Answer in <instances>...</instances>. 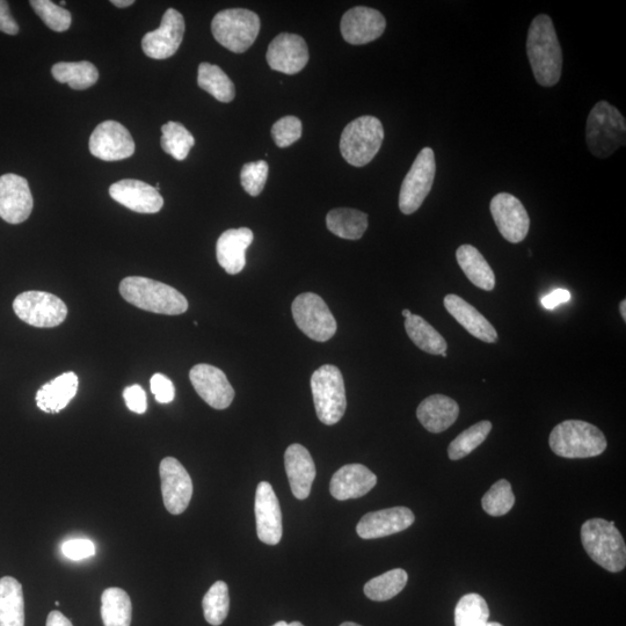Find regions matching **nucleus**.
<instances>
[{"mask_svg": "<svg viewBox=\"0 0 626 626\" xmlns=\"http://www.w3.org/2000/svg\"><path fill=\"white\" fill-rule=\"evenodd\" d=\"M527 55L538 84L552 87L559 83L563 71L562 47L547 14H540L530 25Z\"/></svg>", "mask_w": 626, "mask_h": 626, "instance_id": "1", "label": "nucleus"}, {"mask_svg": "<svg viewBox=\"0 0 626 626\" xmlns=\"http://www.w3.org/2000/svg\"><path fill=\"white\" fill-rule=\"evenodd\" d=\"M120 294L134 307L158 315L179 316L188 310L187 298L180 291L142 276L122 280Z\"/></svg>", "mask_w": 626, "mask_h": 626, "instance_id": "2", "label": "nucleus"}, {"mask_svg": "<svg viewBox=\"0 0 626 626\" xmlns=\"http://www.w3.org/2000/svg\"><path fill=\"white\" fill-rule=\"evenodd\" d=\"M581 542L594 562L604 570L618 573L625 569L626 547L615 522L591 519L581 528Z\"/></svg>", "mask_w": 626, "mask_h": 626, "instance_id": "3", "label": "nucleus"}, {"mask_svg": "<svg viewBox=\"0 0 626 626\" xmlns=\"http://www.w3.org/2000/svg\"><path fill=\"white\" fill-rule=\"evenodd\" d=\"M550 448L564 458H589L600 456L607 449L606 436L589 422L567 420L553 428Z\"/></svg>", "mask_w": 626, "mask_h": 626, "instance_id": "4", "label": "nucleus"}, {"mask_svg": "<svg viewBox=\"0 0 626 626\" xmlns=\"http://www.w3.org/2000/svg\"><path fill=\"white\" fill-rule=\"evenodd\" d=\"M626 140L624 116L607 101H600L588 115L586 141L595 157L608 158L623 147Z\"/></svg>", "mask_w": 626, "mask_h": 626, "instance_id": "5", "label": "nucleus"}, {"mask_svg": "<svg viewBox=\"0 0 626 626\" xmlns=\"http://www.w3.org/2000/svg\"><path fill=\"white\" fill-rule=\"evenodd\" d=\"M384 129L375 116H361L346 126L340 138V151L348 164L368 165L382 147Z\"/></svg>", "mask_w": 626, "mask_h": 626, "instance_id": "6", "label": "nucleus"}, {"mask_svg": "<svg viewBox=\"0 0 626 626\" xmlns=\"http://www.w3.org/2000/svg\"><path fill=\"white\" fill-rule=\"evenodd\" d=\"M311 390L318 419L327 426L338 424L347 409L345 382L339 368H318L311 377Z\"/></svg>", "mask_w": 626, "mask_h": 626, "instance_id": "7", "label": "nucleus"}, {"mask_svg": "<svg viewBox=\"0 0 626 626\" xmlns=\"http://www.w3.org/2000/svg\"><path fill=\"white\" fill-rule=\"evenodd\" d=\"M211 32L221 46L232 53L243 54L256 42L260 32L258 14L246 9H230L217 13Z\"/></svg>", "mask_w": 626, "mask_h": 626, "instance_id": "8", "label": "nucleus"}, {"mask_svg": "<svg viewBox=\"0 0 626 626\" xmlns=\"http://www.w3.org/2000/svg\"><path fill=\"white\" fill-rule=\"evenodd\" d=\"M293 317L298 329L311 340L326 342L334 337L338 325L336 318L323 298L313 293H304L295 298Z\"/></svg>", "mask_w": 626, "mask_h": 626, "instance_id": "9", "label": "nucleus"}, {"mask_svg": "<svg viewBox=\"0 0 626 626\" xmlns=\"http://www.w3.org/2000/svg\"><path fill=\"white\" fill-rule=\"evenodd\" d=\"M13 310L24 323L40 329L61 325L68 316V307L61 298L45 291H26L18 295Z\"/></svg>", "mask_w": 626, "mask_h": 626, "instance_id": "10", "label": "nucleus"}, {"mask_svg": "<svg viewBox=\"0 0 626 626\" xmlns=\"http://www.w3.org/2000/svg\"><path fill=\"white\" fill-rule=\"evenodd\" d=\"M436 174L434 151L425 148L414 160L399 193V209L405 215L416 213L432 191Z\"/></svg>", "mask_w": 626, "mask_h": 626, "instance_id": "11", "label": "nucleus"}, {"mask_svg": "<svg viewBox=\"0 0 626 626\" xmlns=\"http://www.w3.org/2000/svg\"><path fill=\"white\" fill-rule=\"evenodd\" d=\"M494 223L509 243L519 244L529 234L530 218L522 202L509 193L494 196L490 205Z\"/></svg>", "mask_w": 626, "mask_h": 626, "instance_id": "12", "label": "nucleus"}, {"mask_svg": "<svg viewBox=\"0 0 626 626\" xmlns=\"http://www.w3.org/2000/svg\"><path fill=\"white\" fill-rule=\"evenodd\" d=\"M135 142L129 130L116 121H105L94 129L90 151L105 162H118L135 154Z\"/></svg>", "mask_w": 626, "mask_h": 626, "instance_id": "13", "label": "nucleus"}, {"mask_svg": "<svg viewBox=\"0 0 626 626\" xmlns=\"http://www.w3.org/2000/svg\"><path fill=\"white\" fill-rule=\"evenodd\" d=\"M164 505L171 514H183L193 496L191 476L176 458L166 457L160 463Z\"/></svg>", "mask_w": 626, "mask_h": 626, "instance_id": "14", "label": "nucleus"}, {"mask_svg": "<svg viewBox=\"0 0 626 626\" xmlns=\"http://www.w3.org/2000/svg\"><path fill=\"white\" fill-rule=\"evenodd\" d=\"M34 207L33 195L28 181L18 174L0 177V218L10 224L28 220Z\"/></svg>", "mask_w": 626, "mask_h": 626, "instance_id": "15", "label": "nucleus"}, {"mask_svg": "<svg viewBox=\"0 0 626 626\" xmlns=\"http://www.w3.org/2000/svg\"><path fill=\"white\" fill-rule=\"evenodd\" d=\"M185 19L174 9L165 12L162 24L154 32H149L142 40L145 55L154 60H166L178 52L184 40Z\"/></svg>", "mask_w": 626, "mask_h": 626, "instance_id": "16", "label": "nucleus"}, {"mask_svg": "<svg viewBox=\"0 0 626 626\" xmlns=\"http://www.w3.org/2000/svg\"><path fill=\"white\" fill-rule=\"evenodd\" d=\"M189 378L198 395L213 409L225 410L234 402L235 390L221 369L202 363L192 368Z\"/></svg>", "mask_w": 626, "mask_h": 626, "instance_id": "17", "label": "nucleus"}, {"mask_svg": "<svg viewBox=\"0 0 626 626\" xmlns=\"http://www.w3.org/2000/svg\"><path fill=\"white\" fill-rule=\"evenodd\" d=\"M267 63L274 71L296 75L309 62V49L302 36L282 33L271 42L267 50Z\"/></svg>", "mask_w": 626, "mask_h": 626, "instance_id": "18", "label": "nucleus"}, {"mask_svg": "<svg viewBox=\"0 0 626 626\" xmlns=\"http://www.w3.org/2000/svg\"><path fill=\"white\" fill-rule=\"evenodd\" d=\"M340 28L346 42L354 46L367 45L381 38L387 28V20L380 11L358 6L344 14Z\"/></svg>", "mask_w": 626, "mask_h": 626, "instance_id": "19", "label": "nucleus"}, {"mask_svg": "<svg viewBox=\"0 0 626 626\" xmlns=\"http://www.w3.org/2000/svg\"><path fill=\"white\" fill-rule=\"evenodd\" d=\"M111 198L123 207L140 214H156L164 207L156 187L141 180L125 179L109 187Z\"/></svg>", "mask_w": 626, "mask_h": 626, "instance_id": "20", "label": "nucleus"}, {"mask_svg": "<svg viewBox=\"0 0 626 626\" xmlns=\"http://www.w3.org/2000/svg\"><path fill=\"white\" fill-rule=\"evenodd\" d=\"M254 508L259 540L268 545L279 544L283 533L282 512L271 484L262 482L258 485Z\"/></svg>", "mask_w": 626, "mask_h": 626, "instance_id": "21", "label": "nucleus"}, {"mask_svg": "<svg viewBox=\"0 0 626 626\" xmlns=\"http://www.w3.org/2000/svg\"><path fill=\"white\" fill-rule=\"evenodd\" d=\"M414 521L416 516L411 509L393 507L366 514L360 520L356 531L363 540H376L398 534L410 528Z\"/></svg>", "mask_w": 626, "mask_h": 626, "instance_id": "22", "label": "nucleus"}, {"mask_svg": "<svg viewBox=\"0 0 626 626\" xmlns=\"http://www.w3.org/2000/svg\"><path fill=\"white\" fill-rule=\"evenodd\" d=\"M376 484L375 473L371 472L365 465L348 464L334 473L330 491L333 498L346 501L366 496Z\"/></svg>", "mask_w": 626, "mask_h": 626, "instance_id": "23", "label": "nucleus"}, {"mask_svg": "<svg viewBox=\"0 0 626 626\" xmlns=\"http://www.w3.org/2000/svg\"><path fill=\"white\" fill-rule=\"evenodd\" d=\"M285 467L291 492L298 500L310 496L313 480L316 478V465L309 450L302 444H291L286 450Z\"/></svg>", "mask_w": 626, "mask_h": 626, "instance_id": "24", "label": "nucleus"}, {"mask_svg": "<svg viewBox=\"0 0 626 626\" xmlns=\"http://www.w3.org/2000/svg\"><path fill=\"white\" fill-rule=\"evenodd\" d=\"M253 232L247 228L230 229L217 240L218 264L230 275H236L246 266V250L253 243Z\"/></svg>", "mask_w": 626, "mask_h": 626, "instance_id": "25", "label": "nucleus"}, {"mask_svg": "<svg viewBox=\"0 0 626 626\" xmlns=\"http://www.w3.org/2000/svg\"><path fill=\"white\" fill-rule=\"evenodd\" d=\"M444 308L471 336L487 342V344H494V342L498 341V333L494 326L482 313L473 308L470 303L464 301L462 297L455 294L446 296L444 298Z\"/></svg>", "mask_w": 626, "mask_h": 626, "instance_id": "26", "label": "nucleus"}, {"mask_svg": "<svg viewBox=\"0 0 626 626\" xmlns=\"http://www.w3.org/2000/svg\"><path fill=\"white\" fill-rule=\"evenodd\" d=\"M460 414V406L443 395H433L421 402L417 417L429 433L439 434L455 424Z\"/></svg>", "mask_w": 626, "mask_h": 626, "instance_id": "27", "label": "nucleus"}, {"mask_svg": "<svg viewBox=\"0 0 626 626\" xmlns=\"http://www.w3.org/2000/svg\"><path fill=\"white\" fill-rule=\"evenodd\" d=\"M78 376L72 371L64 373L55 380L42 385L36 393V405L43 412L55 414L67 407L77 395Z\"/></svg>", "mask_w": 626, "mask_h": 626, "instance_id": "28", "label": "nucleus"}, {"mask_svg": "<svg viewBox=\"0 0 626 626\" xmlns=\"http://www.w3.org/2000/svg\"><path fill=\"white\" fill-rule=\"evenodd\" d=\"M456 259L472 285L486 291H492L496 287V275H494L489 262L475 246L462 245L458 247Z\"/></svg>", "mask_w": 626, "mask_h": 626, "instance_id": "29", "label": "nucleus"}, {"mask_svg": "<svg viewBox=\"0 0 626 626\" xmlns=\"http://www.w3.org/2000/svg\"><path fill=\"white\" fill-rule=\"evenodd\" d=\"M0 626H25L23 586L17 579H0Z\"/></svg>", "mask_w": 626, "mask_h": 626, "instance_id": "30", "label": "nucleus"}, {"mask_svg": "<svg viewBox=\"0 0 626 626\" xmlns=\"http://www.w3.org/2000/svg\"><path fill=\"white\" fill-rule=\"evenodd\" d=\"M326 225L333 235L359 240L368 229V215L351 208L333 209L326 216Z\"/></svg>", "mask_w": 626, "mask_h": 626, "instance_id": "31", "label": "nucleus"}, {"mask_svg": "<svg viewBox=\"0 0 626 626\" xmlns=\"http://www.w3.org/2000/svg\"><path fill=\"white\" fill-rule=\"evenodd\" d=\"M407 336L421 351L432 355H441L447 352V341L424 318L412 315L405 320Z\"/></svg>", "mask_w": 626, "mask_h": 626, "instance_id": "32", "label": "nucleus"}, {"mask_svg": "<svg viewBox=\"0 0 626 626\" xmlns=\"http://www.w3.org/2000/svg\"><path fill=\"white\" fill-rule=\"evenodd\" d=\"M133 606L127 592L108 588L101 596V618L105 626H130Z\"/></svg>", "mask_w": 626, "mask_h": 626, "instance_id": "33", "label": "nucleus"}, {"mask_svg": "<svg viewBox=\"0 0 626 626\" xmlns=\"http://www.w3.org/2000/svg\"><path fill=\"white\" fill-rule=\"evenodd\" d=\"M58 83L68 84L74 90H86L98 82L99 72L90 62H61L52 68Z\"/></svg>", "mask_w": 626, "mask_h": 626, "instance_id": "34", "label": "nucleus"}, {"mask_svg": "<svg viewBox=\"0 0 626 626\" xmlns=\"http://www.w3.org/2000/svg\"><path fill=\"white\" fill-rule=\"evenodd\" d=\"M198 84L221 103H231L235 99V84L227 74L217 65L201 63L199 67Z\"/></svg>", "mask_w": 626, "mask_h": 626, "instance_id": "35", "label": "nucleus"}, {"mask_svg": "<svg viewBox=\"0 0 626 626\" xmlns=\"http://www.w3.org/2000/svg\"><path fill=\"white\" fill-rule=\"evenodd\" d=\"M409 575L402 569L389 571L367 582L365 594L368 599L384 602L395 598L403 591Z\"/></svg>", "mask_w": 626, "mask_h": 626, "instance_id": "36", "label": "nucleus"}, {"mask_svg": "<svg viewBox=\"0 0 626 626\" xmlns=\"http://www.w3.org/2000/svg\"><path fill=\"white\" fill-rule=\"evenodd\" d=\"M492 431L490 421H480L478 424L471 426L450 443L448 448V456L451 461L462 460L477 449L480 444L487 439Z\"/></svg>", "mask_w": 626, "mask_h": 626, "instance_id": "37", "label": "nucleus"}, {"mask_svg": "<svg viewBox=\"0 0 626 626\" xmlns=\"http://www.w3.org/2000/svg\"><path fill=\"white\" fill-rule=\"evenodd\" d=\"M162 148L166 154L183 162L194 147L195 140L189 131L178 122H167L162 127Z\"/></svg>", "mask_w": 626, "mask_h": 626, "instance_id": "38", "label": "nucleus"}, {"mask_svg": "<svg viewBox=\"0 0 626 626\" xmlns=\"http://www.w3.org/2000/svg\"><path fill=\"white\" fill-rule=\"evenodd\" d=\"M490 609L483 596L464 595L455 609V626H484L489 622Z\"/></svg>", "mask_w": 626, "mask_h": 626, "instance_id": "39", "label": "nucleus"}, {"mask_svg": "<svg viewBox=\"0 0 626 626\" xmlns=\"http://www.w3.org/2000/svg\"><path fill=\"white\" fill-rule=\"evenodd\" d=\"M202 607L209 624L214 626L223 624L230 609L228 585L224 581L215 582L203 598Z\"/></svg>", "mask_w": 626, "mask_h": 626, "instance_id": "40", "label": "nucleus"}, {"mask_svg": "<svg viewBox=\"0 0 626 626\" xmlns=\"http://www.w3.org/2000/svg\"><path fill=\"white\" fill-rule=\"evenodd\" d=\"M515 505V496L512 491V485L506 479H500L494 484L482 499L484 511L499 518L511 512Z\"/></svg>", "mask_w": 626, "mask_h": 626, "instance_id": "41", "label": "nucleus"}, {"mask_svg": "<svg viewBox=\"0 0 626 626\" xmlns=\"http://www.w3.org/2000/svg\"><path fill=\"white\" fill-rule=\"evenodd\" d=\"M33 7V10L38 14L52 31L62 33L68 31L71 26V14L69 11L63 9L62 6L56 5L50 0H32L29 2Z\"/></svg>", "mask_w": 626, "mask_h": 626, "instance_id": "42", "label": "nucleus"}, {"mask_svg": "<svg viewBox=\"0 0 626 626\" xmlns=\"http://www.w3.org/2000/svg\"><path fill=\"white\" fill-rule=\"evenodd\" d=\"M268 164L264 160L247 163L240 172V183L245 192L251 196H258L264 191L268 179Z\"/></svg>", "mask_w": 626, "mask_h": 626, "instance_id": "43", "label": "nucleus"}, {"mask_svg": "<svg viewBox=\"0 0 626 626\" xmlns=\"http://www.w3.org/2000/svg\"><path fill=\"white\" fill-rule=\"evenodd\" d=\"M302 122L296 116H285L274 123L273 140L279 148H288L302 137Z\"/></svg>", "mask_w": 626, "mask_h": 626, "instance_id": "44", "label": "nucleus"}, {"mask_svg": "<svg viewBox=\"0 0 626 626\" xmlns=\"http://www.w3.org/2000/svg\"><path fill=\"white\" fill-rule=\"evenodd\" d=\"M151 392L154 393L156 402L159 404H170L176 397V388L169 377L163 374H155L150 381Z\"/></svg>", "mask_w": 626, "mask_h": 626, "instance_id": "45", "label": "nucleus"}, {"mask_svg": "<svg viewBox=\"0 0 626 626\" xmlns=\"http://www.w3.org/2000/svg\"><path fill=\"white\" fill-rule=\"evenodd\" d=\"M62 552L71 560H82L96 555V547L89 540H71L62 545Z\"/></svg>", "mask_w": 626, "mask_h": 626, "instance_id": "46", "label": "nucleus"}, {"mask_svg": "<svg viewBox=\"0 0 626 626\" xmlns=\"http://www.w3.org/2000/svg\"><path fill=\"white\" fill-rule=\"evenodd\" d=\"M123 398L131 412L144 414L148 410L147 393L141 385L135 384L123 391Z\"/></svg>", "mask_w": 626, "mask_h": 626, "instance_id": "47", "label": "nucleus"}, {"mask_svg": "<svg viewBox=\"0 0 626 626\" xmlns=\"http://www.w3.org/2000/svg\"><path fill=\"white\" fill-rule=\"evenodd\" d=\"M0 32L9 35H17L19 33V25L13 19L9 3L0 0Z\"/></svg>", "mask_w": 626, "mask_h": 626, "instance_id": "48", "label": "nucleus"}, {"mask_svg": "<svg viewBox=\"0 0 626 626\" xmlns=\"http://www.w3.org/2000/svg\"><path fill=\"white\" fill-rule=\"evenodd\" d=\"M571 300V294L565 289H557L550 295L542 298V304L545 309L553 310L558 305L569 302Z\"/></svg>", "mask_w": 626, "mask_h": 626, "instance_id": "49", "label": "nucleus"}, {"mask_svg": "<svg viewBox=\"0 0 626 626\" xmlns=\"http://www.w3.org/2000/svg\"><path fill=\"white\" fill-rule=\"evenodd\" d=\"M46 626H74L69 618L65 617L61 611H52L48 615Z\"/></svg>", "mask_w": 626, "mask_h": 626, "instance_id": "50", "label": "nucleus"}, {"mask_svg": "<svg viewBox=\"0 0 626 626\" xmlns=\"http://www.w3.org/2000/svg\"><path fill=\"white\" fill-rule=\"evenodd\" d=\"M134 3V0H113L112 2L113 5L120 7V9H125V7H129Z\"/></svg>", "mask_w": 626, "mask_h": 626, "instance_id": "51", "label": "nucleus"}, {"mask_svg": "<svg viewBox=\"0 0 626 626\" xmlns=\"http://www.w3.org/2000/svg\"><path fill=\"white\" fill-rule=\"evenodd\" d=\"M272 626H304L300 622L286 623V622H278Z\"/></svg>", "mask_w": 626, "mask_h": 626, "instance_id": "52", "label": "nucleus"}, {"mask_svg": "<svg viewBox=\"0 0 626 626\" xmlns=\"http://www.w3.org/2000/svg\"><path fill=\"white\" fill-rule=\"evenodd\" d=\"M625 308H626V302L623 301L620 304V310H621V315H622L624 320H626V309Z\"/></svg>", "mask_w": 626, "mask_h": 626, "instance_id": "53", "label": "nucleus"}, {"mask_svg": "<svg viewBox=\"0 0 626 626\" xmlns=\"http://www.w3.org/2000/svg\"><path fill=\"white\" fill-rule=\"evenodd\" d=\"M411 315H412V312L410 310H407V309L403 310V316L405 318H409Z\"/></svg>", "mask_w": 626, "mask_h": 626, "instance_id": "54", "label": "nucleus"}, {"mask_svg": "<svg viewBox=\"0 0 626 626\" xmlns=\"http://www.w3.org/2000/svg\"><path fill=\"white\" fill-rule=\"evenodd\" d=\"M340 626H361V625L353 623V622H346L344 624H341Z\"/></svg>", "mask_w": 626, "mask_h": 626, "instance_id": "55", "label": "nucleus"}, {"mask_svg": "<svg viewBox=\"0 0 626 626\" xmlns=\"http://www.w3.org/2000/svg\"><path fill=\"white\" fill-rule=\"evenodd\" d=\"M484 626H504V625H501L500 623H496V622H492V623L487 622Z\"/></svg>", "mask_w": 626, "mask_h": 626, "instance_id": "56", "label": "nucleus"}, {"mask_svg": "<svg viewBox=\"0 0 626 626\" xmlns=\"http://www.w3.org/2000/svg\"><path fill=\"white\" fill-rule=\"evenodd\" d=\"M441 355L443 356V358H447V356H448V355H447V352H446V353H443V354H441Z\"/></svg>", "mask_w": 626, "mask_h": 626, "instance_id": "57", "label": "nucleus"}, {"mask_svg": "<svg viewBox=\"0 0 626 626\" xmlns=\"http://www.w3.org/2000/svg\"><path fill=\"white\" fill-rule=\"evenodd\" d=\"M55 606H56V607L60 606V602L56 601V602H55Z\"/></svg>", "mask_w": 626, "mask_h": 626, "instance_id": "58", "label": "nucleus"}]
</instances>
